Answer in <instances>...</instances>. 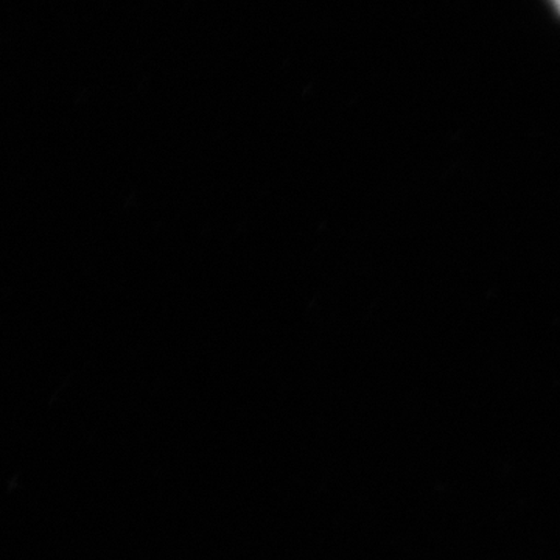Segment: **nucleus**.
Listing matches in <instances>:
<instances>
[{"label": "nucleus", "mask_w": 560, "mask_h": 560, "mask_svg": "<svg viewBox=\"0 0 560 560\" xmlns=\"http://www.w3.org/2000/svg\"><path fill=\"white\" fill-rule=\"evenodd\" d=\"M552 3H555V5L558 7V10L560 11V0H552Z\"/></svg>", "instance_id": "obj_1"}]
</instances>
